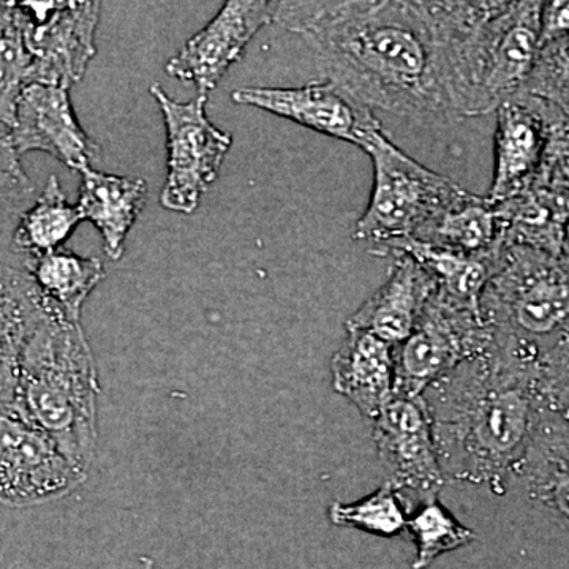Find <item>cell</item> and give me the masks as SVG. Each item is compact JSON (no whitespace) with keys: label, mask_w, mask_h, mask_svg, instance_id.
<instances>
[{"label":"cell","mask_w":569,"mask_h":569,"mask_svg":"<svg viewBox=\"0 0 569 569\" xmlns=\"http://www.w3.org/2000/svg\"><path fill=\"white\" fill-rule=\"evenodd\" d=\"M32 84V56L17 20L0 40V123L11 129L21 93Z\"/></svg>","instance_id":"30"},{"label":"cell","mask_w":569,"mask_h":569,"mask_svg":"<svg viewBox=\"0 0 569 569\" xmlns=\"http://www.w3.org/2000/svg\"><path fill=\"white\" fill-rule=\"evenodd\" d=\"M518 479L527 496L569 527V418L541 408Z\"/></svg>","instance_id":"18"},{"label":"cell","mask_w":569,"mask_h":569,"mask_svg":"<svg viewBox=\"0 0 569 569\" xmlns=\"http://www.w3.org/2000/svg\"><path fill=\"white\" fill-rule=\"evenodd\" d=\"M541 2H471L456 40L458 118H477L518 96L541 50Z\"/></svg>","instance_id":"5"},{"label":"cell","mask_w":569,"mask_h":569,"mask_svg":"<svg viewBox=\"0 0 569 569\" xmlns=\"http://www.w3.org/2000/svg\"><path fill=\"white\" fill-rule=\"evenodd\" d=\"M407 533L417 549L411 569H427L438 557L466 548L477 539V533L441 503L440 496L419 500L408 515Z\"/></svg>","instance_id":"26"},{"label":"cell","mask_w":569,"mask_h":569,"mask_svg":"<svg viewBox=\"0 0 569 569\" xmlns=\"http://www.w3.org/2000/svg\"><path fill=\"white\" fill-rule=\"evenodd\" d=\"M9 137L17 152L39 151L84 173L99 156V144L78 122L69 91L58 86L29 84L21 93Z\"/></svg>","instance_id":"15"},{"label":"cell","mask_w":569,"mask_h":569,"mask_svg":"<svg viewBox=\"0 0 569 569\" xmlns=\"http://www.w3.org/2000/svg\"><path fill=\"white\" fill-rule=\"evenodd\" d=\"M26 271L43 298L73 321H80L82 305L104 277L99 258L81 257L66 249L31 258Z\"/></svg>","instance_id":"23"},{"label":"cell","mask_w":569,"mask_h":569,"mask_svg":"<svg viewBox=\"0 0 569 569\" xmlns=\"http://www.w3.org/2000/svg\"><path fill=\"white\" fill-rule=\"evenodd\" d=\"M537 179L569 194V126L567 123L559 122L553 127Z\"/></svg>","instance_id":"32"},{"label":"cell","mask_w":569,"mask_h":569,"mask_svg":"<svg viewBox=\"0 0 569 569\" xmlns=\"http://www.w3.org/2000/svg\"><path fill=\"white\" fill-rule=\"evenodd\" d=\"M102 3H14V20L32 56V84L70 91L97 54L96 32Z\"/></svg>","instance_id":"9"},{"label":"cell","mask_w":569,"mask_h":569,"mask_svg":"<svg viewBox=\"0 0 569 569\" xmlns=\"http://www.w3.org/2000/svg\"><path fill=\"white\" fill-rule=\"evenodd\" d=\"M496 204L507 246L529 247L559 258L563 253L569 194L535 179L515 197Z\"/></svg>","instance_id":"20"},{"label":"cell","mask_w":569,"mask_h":569,"mask_svg":"<svg viewBox=\"0 0 569 569\" xmlns=\"http://www.w3.org/2000/svg\"><path fill=\"white\" fill-rule=\"evenodd\" d=\"M563 252H567L569 254V219L567 222V227H565Z\"/></svg>","instance_id":"36"},{"label":"cell","mask_w":569,"mask_h":569,"mask_svg":"<svg viewBox=\"0 0 569 569\" xmlns=\"http://www.w3.org/2000/svg\"><path fill=\"white\" fill-rule=\"evenodd\" d=\"M14 20V2H0V40L9 32Z\"/></svg>","instance_id":"35"},{"label":"cell","mask_w":569,"mask_h":569,"mask_svg":"<svg viewBox=\"0 0 569 569\" xmlns=\"http://www.w3.org/2000/svg\"><path fill=\"white\" fill-rule=\"evenodd\" d=\"M489 347L520 365L539 361L569 335V268L529 247L505 246L479 299Z\"/></svg>","instance_id":"4"},{"label":"cell","mask_w":569,"mask_h":569,"mask_svg":"<svg viewBox=\"0 0 569 569\" xmlns=\"http://www.w3.org/2000/svg\"><path fill=\"white\" fill-rule=\"evenodd\" d=\"M274 10L276 2L264 0L223 3L216 18L170 59L167 73L193 84L198 96L209 97L253 37L274 22Z\"/></svg>","instance_id":"13"},{"label":"cell","mask_w":569,"mask_h":569,"mask_svg":"<svg viewBox=\"0 0 569 569\" xmlns=\"http://www.w3.org/2000/svg\"><path fill=\"white\" fill-rule=\"evenodd\" d=\"M362 151L372 159L373 189L353 238L370 242V253L415 238L438 211L462 193V187L411 159L385 132Z\"/></svg>","instance_id":"6"},{"label":"cell","mask_w":569,"mask_h":569,"mask_svg":"<svg viewBox=\"0 0 569 569\" xmlns=\"http://www.w3.org/2000/svg\"><path fill=\"white\" fill-rule=\"evenodd\" d=\"M84 479L20 402L0 407V503H47L67 496Z\"/></svg>","instance_id":"10"},{"label":"cell","mask_w":569,"mask_h":569,"mask_svg":"<svg viewBox=\"0 0 569 569\" xmlns=\"http://www.w3.org/2000/svg\"><path fill=\"white\" fill-rule=\"evenodd\" d=\"M535 392L539 407L569 418V335L539 361Z\"/></svg>","instance_id":"31"},{"label":"cell","mask_w":569,"mask_h":569,"mask_svg":"<svg viewBox=\"0 0 569 569\" xmlns=\"http://www.w3.org/2000/svg\"><path fill=\"white\" fill-rule=\"evenodd\" d=\"M167 130V179L160 203L168 211L192 213L219 176L233 138L209 121L208 97L176 102L160 84L151 86Z\"/></svg>","instance_id":"8"},{"label":"cell","mask_w":569,"mask_h":569,"mask_svg":"<svg viewBox=\"0 0 569 569\" xmlns=\"http://www.w3.org/2000/svg\"><path fill=\"white\" fill-rule=\"evenodd\" d=\"M537 367L488 347L426 389L438 462L447 481L507 492L518 479L538 413Z\"/></svg>","instance_id":"2"},{"label":"cell","mask_w":569,"mask_h":569,"mask_svg":"<svg viewBox=\"0 0 569 569\" xmlns=\"http://www.w3.org/2000/svg\"><path fill=\"white\" fill-rule=\"evenodd\" d=\"M372 440L397 490H411L419 500L440 496L447 478L438 462L425 397H395L373 419Z\"/></svg>","instance_id":"12"},{"label":"cell","mask_w":569,"mask_h":569,"mask_svg":"<svg viewBox=\"0 0 569 569\" xmlns=\"http://www.w3.org/2000/svg\"><path fill=\"white\" fill-rule=\"evenodd\" d=\"M496 112L493 178L486 198L492 203H500L537 179L550 133L561 122V114L526 93H518L498 104Z\"/></svg>","instance_id":"14"},{"label":"cell","mask_w":569,"mask_h":569,"mask_svg":"<svg viewBox=\"0 0 569 569\" xmlns=\"http://www.w3.org/2000/svg\"><path fill=\"white\" fill-rule=\"evenodd\" d=\"M408 509L400 490L387 481L369 496L353 503L335 501L329 507V519L337 527L365 531L380 538H396L406 533Z\"/></svg>","instance_id":"28"},{"label":"cell","mask_w":569,"mask_h":569,"mask_svg":"<svg viewBox=\"0 0 569 569\" xmlns=\"http://www.w3.org/2000/svg\"><path fill=\"white\" fill-rule=\"evenodd\" d=\"M18 378L20 406L86 477L96 449L100 388L80 321L52 313L22 347Z\"/></svg>","instance_id":"3"},{"label":"cell","mask_w":569,"mask_h":569,"mask_svg":"<svg viewBox=\"0 0 569 569\" xmlns=\"http://www.w3.org/2000/svg\"><path fill=\"white\" fill-rule=\"evenodd\" d=\"M519 93L541 100L569 119V36L539 50L533 70Z\"/></svg>","instance_id":"29"},{"label":"cell","mask_w":569,"mask_h":569,"mask_svg":"<svg viewBox=\"0 0 569 569\" xmlns=\"http://www.w3.org/2000/svg\"><path fill=\"white\" fill-rule=\"evenodd\" d=\"M410 239L475 257L501 252L507 246L496 204L467 190H462Z\"/></svg>","instance_id":"21"},{"label":"cell","mask_w":569,"mask_h":569,"mask_svg":"<svg viewBox=\"0 0 569 569\" xmlns=\"http://www.w3.org/2000/svg\"><path fill=\"white\" fill-rule=\"evenodd\" d=\"M36 198V187L22 170L20 153L9 132L0 134V261L26 269L24 260L14 249V233Z\"/></svg>","instance_id":"27"},{"label":"cell","mask_w":569,"mask_h":569,"mask_svg":"<svg viewBox=\"0 0 569 569\" xmlns=\"http://www.w3.org/2000/svg\"><path fill=\"white\" fill-rule=\"evenodd\" d=\"M489 332L479 309L458 305L433 288L417 328L395 347V397H418L467 359L485 353Z\"/></svg>","instance_id":"7"},{"label":"cell","mask_w":569,"mask_h":569,"mask_svg":"<svg viewBox=\"0 0 569 569\" xmlns=\"http://www.w3.org/2000/svg\"><path fill=\"white\" fill-rule=\"evenodd\" d=\"M54 312L21 266L0 261V353L20 356L33 332Z\"/></svg>","instance_id":"24"},{"label":"cell","mask_w":569,"mask_h":569,"mask_svg":"<svg viewBox=\"0 0 569 569\" xmlns=\"http://www.w3.org/2000/svg\"><path fill=\"white\" fill-rule=\"evenodd\" d=\"M18 358L20 356L0 353V407L18 402Z\"/></svg>","instance_id":"34"},{"label":"cell","mask_w":569,"mask_h":569,"mask_svg":"<svg viewBox=\"0 0 569 569\" xmlns=\"http://www.w3.org/2000/svg\"><path fill=\"white\" fill-rule=\"evenodd\" d=\"M346 329V340L331 362L332 387L373 421L395 399V347L361 329Z\"/></svg>","instance_id":"17"},{"label":"cell","mask_w":569,"mask_h":569,"mask_svg":"<svg viewBox=\"0 0 569 569\" xmlns=\"http://www.w3.org/2000/svg\"><path fill=\"white\" fill-rule=\"evenodd\" d=\"M569 36V0L541 2L539 11V44L552 43Z\"/></svg>","instance_id":"33"},{"label":"cell","mask_w":569,"mask_h":569,"mask_svg":"<svg viewBox=\"0 0 569 569\" xmlns=\"http://www.w3.org/2000/svg\"><path fill=\"white\" fill-rule=\"evenodd\" d=\"M82 174L78 211L89 220L103 239L104 253L121 260L127 236L142 212L148 198L144 179L123 178L92 168Z\"/></svg>","instance_id":"19"},{"label":"cell","mask_w":569,"mask_h":569,"mask_svg":"<svg viewBox=\"0 0 569 569\" xmlns=\"http://www.w3.org/2000/svg\"><path fill=\"white\" fill-rule=\"evenodd\" d=\"M81 222L77 206L69 203L59 179L50 176L18 224L14 249L28 264L33 257L62 249Z\"/></svg>","instance_id":"25"},{"label":"cell","mask_w":569,"mask_h":569,"mask_svg":"<svg viewBox=\"0 0 569 569\" xmlns=\"http://www.w3.org/2000/svg\"><path fill=\"white\" fill-rule=\"evenodd\" d=\"M231 99L361 149L383 132L372 108L328 80L301 88L236 89Z\"/></svg>","instance_id":"11"},{"label":"cell","mask_w":569,"mask_h":569,"mask_svg":"<svg viewBox=\"0 0 569 569\" xmlns=\"http://www.w3.org/2000/svg\"><path fill=\"white\" fill-rule=\"evenodd\" d=\"M274 22L309 43L326 80L372 110L456 118L445 2L287 0Z\"/></svg>","instance_id":"1"},{"label":"cell","mask_w":569,"mask_h":569,"mask_svg":"<svg viewBox=\"0 0 569 569\" xmlns=\"http://www.w3.org/2000/svg\"><path fill=\"white\" fill-rule=\"evenodd\" d=\"M501 252L475 257V254L437 249V247L427 246L417 239H403V241L392 242L372 254L376 257L408 254L429 274L438 293L458 305L479 309V299H481L486 284L496 274Z\"/></svg>","instance_id":"22"},{"label":"cell","mask_w":569,"mask_h":569,"mask_svg":"<svg viewBox=\"0 0 569 569\" xmlns=\"http://www.w3.org/2000/svg\"><path fill=\"white\" fill-rule=\"evenodd\" d=\"M387 282L348 318L346 328L361 329L389 346L406 342L433 293L432 279L408 254H396Z\"/></svg>","instance_id":"16"}]
</instances>
